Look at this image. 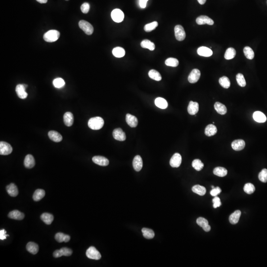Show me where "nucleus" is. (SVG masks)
Returning a JSON list of instances; mask_svg holds the SVG:
<instances>
[{"label":"nucleus","mask_w":267,"mask_h":267,"mask_svg":"<svg viewBox=\"0 0 267 267\" xmlns=\"http://www.w3.org/2000/svg\"><path fill=\"white\" fill-rule=\"evenodd\" d=\"M88 124L89 127L92 130H100L103 126L104 120L102 117H92L89 120Z\"/></svg>","instance_id":"obj_1"},{"label":"nucleus","mask_w":267,"mask_h":267,"mask_svg":"<svg viewBox=\"0 0 267 267\" xmlns=\"http://www.w3.org/2000/svg\"><path fill=\"white\" fill-rule=\"evenodd\" d=\"M60 36V33L56 30H51L46 32L43 36L45 41L47 42H54L58 39Z\"/></svg>","instance_id":"obj_2"},{"label":"nucleus","mask_w":267,"mask_h":267,"mask_svg":"<svg viewBox=\"0 0 267 267\" xmlns=\"http://www.w3.org/2000/svg\"><path fill=\"white\" fill-rule=\"evenodd\" d=\"M79 26L80 28L87 35H92L94 32V27L91 24H90L87 21L84 20L80 21L79 22Z\"/></svg>","instance_id":"obj_3"},{"label":"nucleus","mask_w":267,"mask_h":267,"mask_svg":"<svg viewBox=\"0 0 267 267\" xmlns=\"http://www.w3.org/2000/svg\"><path fill=\"white\" fill-rule=\"evenodd\" d=\"M86 256L88 258L91 259L98 260L100 259L102 256L99 251L94 246H91L89 247L86 251Z\"/></svg>","instance_id":"obj_4"},{"label":"nucleus","mask_w":267,"mask_h":267,"mask_svg":"<svg viewBox=\"0 0 267 267\" xmlns=\"http://www.w3.org/2000/svg\"><path fill=\"white\" fill-rule=\"evenodd\" d=\"M13 152L12 146L5 141L0 142V154L2 156H7Z\"/></svg>","instance_id":"obj_5"},{"label":"nucleus","mask_w":267,"mask_h":267,"mask_svg":"<svg viewBox=\"0 0 267 267\" xmlns=\"http://www.w3.org/2000/svg\"><path fill=\"white\" fill-rule=\"evenodd\" d=\"M175 35L176 39L179 41H182L186 38V32L182 26L177 25L175 27Z\"/></svg>","instance_id":"obj_6"},{"label":"nucleus","mask_w":267,"mask_h":267,"mask_svg":"<svg viewBox=\"0 0 267 267\" xmlns=\"http://www.w3.org/2000/svg\"><path fill=\"white\" fill-rule=\"evenodd\" d=\"M111 18L114 21L117 23L122 22L124 18L123 12L119 9H114L111 12Z\"/></svg>","instance_id":"obj_7"},{"label":"nucleus","mask_w":267,"mask_h":267,"mask_svg":"<svg viewBox=\"0 0 267 267\" xmlns=\"http://www.w3.org/2000/svg\"><path fill=\"white\" fill-rule=\"evenodd\" d=\"M182 160V159L181 154L178 153H176L171 157L170 161V164L171 167L173 168H178L181 164Z\"/></svg>","instance_id":"obj_8"},{"label":"nucleus","mask_w":267,"mask_h":267,"mask_svg":"<svg viewBox=\"0 0 267 267\" xmlns=\"http://www.w3.org/2000/svg\"><path fill=\"white\" fill-rule=\"evenodd\" d=\"M200 71L197 69H194L191 71L188 77V81L190 83H197L200 78Z\"/></svg>","instance_id":"obj_9"},{"label":"nucleus","mask_w":267,"mask_h":267,"mask_svg":"<svg viewBox=\"0 0 267 267\" xmlns=\"http://www.w3.org/2000/svg\"><path fill=\"white\" fill-rule=\"evenodd\" d=\"M113 137L115 140L119 141H124L126 140L125 133L121 128L115 129L113 131Z\"/></svg>","instance_id":"obj_10"},{"label":"nucleus","mask_w":267,"mask_h":267,"mask_svg":"<svg viewBox=\"0 0 267 267\" xmlns=\"http://www.w3.org/2000/svg\"><path fill=\"white\" fill-rule=\"evenodd\" d=\"M26 88L23 84H18L17 85L16 88V91L17 95L21 99H25L28 96L25 91Z\"/></svg>","instance_id":"obj_11"},{"label":"nucleus","mask_w":267,"mask_h":267,"mask_svg":"<svg viewBox=\"0 0 267 267\" xmlns=\"http://www.w3.org/2000/svg\"><path fill=\"white\" fill-rule=\"evenodd\" d=\"M92 160L96 164L102 166H107L109 164V160L108 159L102 156H95L93 157Z\"/></svg>","instance_id":"obj_12"},{"label":"nucleus","mask_w":267,"mask_h":267,"mask_svg":"<svg viewBox=\"0 0 267 267\" xmlns=\"http://www.w3.org/2000/svg\"><path fill=\"white\" fill-rule=\"evenodd\" d=\"M196 22L198 25H203L207 24L210 25L214 24V21L207 16H201L198 17L196 19Z\"/></svg>","instance_id":"obj_13"},{"label":"nucleus","mask_w":267,"mask_h":267,"mask_svg":"<svg viewBox=\"0 0 267 267\" xmlns=\"http://www.w3.org/2000/svg\"><path fill=\"white\" fill-rule=\"evenodd\" d=\"M245 146V141L243 140H236L231 143V148L235 151L243 150Z\"/></svg>","instance_id":"obj_14"},{"label":"nucleus","mask_w":267,"mask_h":267,"mask_svg":"<svg viewBox=\"0 0 267 267\" xmlns=\"http://www.w3.org/2000/svg\"><path fill=\"white\" fill-rule=\"evenodd\" d=\"M143 165V160L141 157L140 156H136L133 161V166L134 169L137 172H139L141 170Z\"/></svg>","instance_id":"obj_15"},{"label":"nucleus","mask_w":267,"mask_h":267,"mask_svg":"<svg viewBox=\"0 0 267 267\" xmlns=\"http://www.w3.org/2000/svg\"><path fill=\"white\" fill-rule=\"evenodd\" d=\"M197 223L198 225L203 228L204 231L208 232L210 231V226L208 224V221L206 219L203 217H199L197 220Z\"/></svg>","instance_id":"obj_16"},{"label":"nucleus","mask_w":267,"mask_h":267,"mask_svg":"<svg viewBox=\"0 0 267 267\" xmlns=\"http://www.w3.org/2000/svg\"><path fill=\"white\" fill-rule=\"evenodd\" d=\"M199 110V104L197 102L190 101L188 107V113L190 115H195Z\"/></svg>","instance_id":"obj_17"},{"label":"nucleus","mask_w":267,"mask_h":267,"mask_svg":"<svg viewBox=\"0 0 267 267\" xmlns=\"http://www.w3.org/2000/svg\"><path fill=\"white\" fill-rule=\"evenodd\" d=\"M198 54L204 57H210L213 54V51L209 48L206 47H201L197 51Z\"/></svg>","instance_id":"obj_18"},{"label":"nucleus","mask_w":267,"mask_h":267,"mask_svg":"<svg viewBox=\"0 0 267 267\" xmlns=\"http://www.w3.org/2000/svg\"><path fill=\"white\" fill-rule=\"evenodd\" d=\"M25 167L27 168L31 169L34 167L35 165V159L31 154H28L25 157L24 161Z\"/></svg>","instance_id":"obj_19"},{"label":"nucleus","mask_w":267,"mask_h":267,"mask_svg":"<svg viewBox=\"0 0 267 267\" xmlns=\"http://www.w3.org/2000/svg\"><path fill=\"white\" fill-rule=\"evenodd\" d=\"M126 121L129 126H130L131 127H136L138 124L137 118L135 117V116L130 114L126 115Z\"/></svg>","instance_id":"obj_20"},{"label":"nucleus","mask_w":267,"mask_h":267,"mask_svg":"<svg viewBox=\"0 0 267 267\" xmlns=\"http://www.w3.org/2000/svg\"><path fill=\"white\" fill-rule=\"evenodd\" d=\"M63 121L64 124L67 127H70L74 122L73 115L70 112H67L63 116Z\"/></svg>","instance_id":"obj_21"},{"label":"nucleus","mask_w":267,"mask_h":267,"mask_svg":"<svg viewBox=\"0 0 267 267\" xmlns=\"http://www.w3.org/2000/svg\"><path fill=\"white\" fill-rule=\"evenodd\" d=\"M8 217L12 219L21 220L24 218V214L19 211L14 210L9 212L8 215Z\"/></svg>","instance_id":"obj_22"},{"label":"nucleus","mask_w":267,"mask_h":267,"mask_svg":"<svg viewBox=\"0 0 267 267\" xmlns=\"http://www.w3.org/2000/svg\"><path fill=\"white\" fill-rule=\"evenodd\" d=\"M48 136L50 139L53 141L58 143L62 140V135L55 131H50L48 133Z\"/></svg>","instance_id":"obj_23"},{"label":"nucleus","mask_w":267,"mask_h":267,"mask_svg":"<svg viewBox=\"0 0 267 267\" xmlns=\"http://www.w3.org/2000/svg\"><path fill=\"white\" fill-rule=\"evenodd\" d=\"M6 191L8 194L12 197H16L18 194V189L17 188V186L14 184H9L6 186Z\"/></svg>","instance_id":"obj_24"},{"label":"nucleus","mask_w":267,"mask_h":267,"mask_svg":"<svg viewBox=\"0 0 267 267\" xmlns=\"http://www.w3.org/2000/svg\"><path fill=\"white\" fill-rule=\"evenodd\" d=\"M253 118L255 121L259 123H264L267 120L266 115L261 111H255L253 113Z\"/></svg>","instance_id":"obj_25"},{"label":"nucleus","mask_w":267,"mask_h":267,"mask_svg":"<svg viewBox=\"0 0 267 267\" xmlns=\"http://www.w3.org/2000/svg\"><path fill=\"white\" fill-rule=\"evenodd\" d=\"M240 216H241V211L240 210L235 211L230 215L229 217L230 222L232 225H235L239 222Z\"/></svg>","instance_id":"obj_26"},{"label":"nucleus","mask_w":267,"mask_h":267,"mask_svg":"<svg viewBox=\"0 0 267 267\" xmlns=\"http://www.w3.org/2000/svg\"><path fill=\"white\" fill-rule=\"evenodd\" d=\"M55 239L57 242L59 243L63 242L67 243L70 239V236L67 235H65L62 232H58L55 235Z\"/></svg>","instance_id":"obj_27"},{"label":"nucleus","mask_w":267,"mask_h":267,"mask_svg":"<svg viewBox=\"0 0 267 267\" xmlns=\"http://www.w3.org/2000/svg\"><path fill=\"white\" fill-rule=\"evenodd\" d=\"M26 249L32 254H36L39 251L38 245L33 242H29L26 245Z\"/></svg>","instance_id":"obj_28"},{"label":"nucleus","mask_w":267,"mask_h":267,"mask_svg":"<svg viewBox=\"0 0 267 267\" xmlns=\"http://www.w3.org/2000/svg\"><path fill=\"white\" fill-rule=\"evenodd\" d=\"M217 132V128L214 125L209 124L207 126L205 129V134L207 136H213Z\"/></svg>","instance_id":"obj_29"},{"label":"nucleus","mask_w":267,"mask_h":267,"mask_svg":"<svg viewBox=\"0 0 267 267\" xmlns=\"http://www.w3.org/2000/svg\"><path fill=\"white\" fill-rule=\"evenodd\" d=\"M214 108L220 115H225L227 112V109L226 106L219 102H216L215 103Z\"/></svg>","instance_id":"obj_30"},{"label":"nucleus","mask_w":267,"mask_h":267,"mask_svg":"<svg viewBox=\"0 0 267 267\" xmlns=\"http://www.w3.org/2000/svg\"><path fill=\"white\" fill-rule=\"evenodd\" d=\"M41 219L47 225H50L54 221V218L50 213H44L41 215Z\"/></svg>","instance_id":"obj_31"},{"label":"nucleus","mask_w":267,"mask_h":267,"mask_svg":"<svg viewBox=\"0 0 267 267\" xmlns=\"http://www.w3.org/2000/svg\"><path fill=\"white\" fill-rule=\"evenodd\" d=\"M192 190L194 193L201 196L205 195L206 193L205 188L199 185H195L193 186L192 188Z\"/></svg>","instance_id":"obj_32"},{"label":"nucleus","mask_w":267,"mask_h":267,"mask_svg":"<svg viewBox=\"0 0 267 267\" xmlns=\"http://www.w3.org/2000/svg\"><path fill=\"white\" fill-rule=\"evenodd\" d=\"M45 191L42 189H38L35 190L33 195V199L35 201H39L45 197Z\"/></svg>","instance_id":"obj_33"},{"label":"nucleus","mask_w":267,"mask_h":267,"mask_svg":"<svg viewBox=\"0 0 267 267\" xmlns=\"http://www.w3.org/2000/svg\"><path fill=\"white\" fill-rule=\"evenodd\" d=\"M213 173L214 175L220 177H224L227 175L228 171L224 167H217L213 170Z\"/></svg>","instance_id":"obj_34"},{"label":"nucleus","mask_w":267,"mask_h":267,"mask_svg":"<svg viewBox=\"0 0 267 267\" xmlns=\"http://www.w3.org/2000/svg\"><path fill=\"white\" fill-rule=\"evenodd\" d=\"M156 106L161 109H166L168 107V103L164 99L157 98L155 100Z\"/></svg>","instance_id":"obj_35"},{"label":"nucleus","mask_w":267,"mask_h":267,"mask_svg":"<svg viewBox=\"0 0 267 267\" xmlns=\"http://www.w3.org/2000/svg\"><path fill=\"white\" fill-rule=\"evenodd\" d=\"M112 54L116 58H122L125 55V51L123 48L118 47L113 49Z\"/></svg>","instance_id":"obj_36"},{"label":"nucleus","mask_w":267,"mask_h":267,"mask_svg":"<svg viewBox=\"0 0 267 267\" xmlns=\"http://www.w3.org/2000/svg\"><path fill=\"white\" fill-rule=\"evenodd\" d=\"M141 47L148 49L150 51H153L155 49V45L153 43L149 40H144L141 43Z\"/></svg>","instance_id":"obj_37"},{"label":"nucleus","mask_w":267,"mask_h":267,"mask_svg":"<svg viewBox=\"0 0 267 267\" xmlns=\"http://www.w3.org/2000/svg\"><path fill=\"white\" fill-rule=\"evenodd\" d=\"M149 76L150 78L156 81H159L162 79V77L160 74L156 70H150L149 72Z\"/></svg>","instance_id":"obj_38"},{"label":"nucleus","mask_w":267,"mask_h":267,"mask_svg":"<svg viewBox=\"0 0 267 267\" xmlns=\"http://www.w3.org/2000/svg\"><path fill=\"white\" fill-rule=\"evenodd\" d=\"M141 231L143 232V236L144 238L147 239H152L154 238L155 234L154 231L151 229H148L144 228L141 230Z\"/></svg>","instance_id":"obj_39"},{"label":"nucleus","mask_w":267,"mask_h":267,"mask_svg":"<svg viewBox=\"0 0 267 267\" xmlns=\"http://www.w3.org/2000/svg\"><path fill=\"white\" fill-rule=\"evenodd\" d=\"M235 55H236V51L235 49L232 48H228L226 51L224 57L225 59L229 60L234 58Z\"/></svg>","instance_id":"obj_40"},{"label":"nucleus","mask_w":267,"mask_h":267,"mask_svg":"<svg viewBox=\"0 0 267 267\" xmlns=\"http://www.w3.org/2000/svg\"><path fill=\"white\" fill-rule=\"evenodd\" d=\"M219 82L220 85L225 89H228L231 85L230 80L226 76H223V77H221L219 79Z\"/></svg>","instance_id":"obj_41"},{"label":"nucleus","mask_w":267,"mask_h":267,"mask_svg":"<svg viewBox=\"0 0 267 267\" xmlns=\"http://www.w3.org/2000/svg\"><path fill=\"white\" fill-rule=\"evenodd\" d=\"M243 52L244 55L247 58L249 59H253V58L254 57V53L250 47L248 46L245 47L243 49Z\"/></svg>","instance_id":"obj_42"},{"label":"nucleus","mask_w":267,"mask_h":267,"mask_svg":"<svg viewBox=\"0 0 267 267\" xmlns=\"http://www.w3.org/2000/svg\"><path fill=\"white\" fill-rule=\"evenodd\" d=\"M192 166L197 171L201 170L204 167V164L198 159H194L192 162Z\"/></svg>","instance_id":"obj_43"},{"label":"nucleus","mask_w":267,"mask_h":267,"mask_svg":"<svg viewBox=\"0 0 267 267\" xmlns=\"http://www.w3.org/2000/svg\"><path fill=\"white\" fill-rule=\"evenodd\" d=\"M53 83L55 87L56 88H58V89L63 87L66 84L64 80L61 78H55V79L53 80Z\"/></svg>","instance_id":"obj_44"},{"label":"nucleus","mask_w":267,"mask_h":267,"mask_svg":"<svg viewBox=\"0 0 267 267\" xmlns=\"http://www.w3.org/2000/svg\"><path fill=\"white\" fill-rule=\"evenodd\" d=\"M244 191L245 193H246L247 194H253L255 190V188L254 186L251 183H247L244 185V188H243Z\"/></svg>","instance_id":"obj_45"},{"label":"nucleus","mask_w":267,"mask_h":267,"mask_svg":"<svg viewBox=\"0 0 267 267\" xmlns=\"http://www.w3.org/2000/svg\"><path fill=\"white\" fill-rule=\"evenodd\" d=\"M236 79L238 84L240 87H244L246 85L244 76H243V75L242 74V73H239V74L236 75Z\"/></svg>","instance_id":"obj_46"},{"label":"nucleus","mask_w":267,"mask_h":267,"mask_svg":"<svg viewBox=\"0 0 267 267\" xmlns=\"http://www.w3.org/2000/svg\"><path fill=\"white\" fill-rule=\"evenodd\" d=\"M165 63L169 66L177 67L179 65V61L175 58H170L166 60Z\"/></svg>","instance_id":"obj_47"},{"label":"nucleus","mask_w":267,"mask_h":267,"mask_svg":"<svg viewBox=\"0 0 267 267\" xmlns=\"http://www.w3.org/2000/svg\"><path fill=\"white\" fill-rule=\"evenodd\" d=\"M157 26H158V22L157 21H153L152 23L145 25L144 27V29L146 32H150L155 29L157 27Z\"/></svg>","instance_id":"obj_48"},{"label":"nucleus","mask_w":267,"mask_h":267,"mask_svg":"<svg viewBox=\"0 0 267 267\" xmlns=\"http://www.w3.org/2000/svg\"><path fill=\"white\" fill-rule=\"evenodd\" d=\"M258 178L260 181L263 182H267V169H263L259 174Z\"/></svg>","instance_id":"obj_49"},{"label":"nucleus","mask_w":267,"mask_h":267,"mask_svg":"<svg viewBox=\"0 0 267 267\" xmlns=\"http://www.w3.org/2000/svg\"><path fill=\"white\" fill-rule=\"evenodd\" d=\"M61 252H62V256H70L72 254V250L70 248H66V247H63V248H61Z\"/></svg>","instance_id":"obj_50"},{"label":"nucleus","mask_w":267,"mask_h":267,"mask_svg":"<svg viewBox=\"0 0 267 267\" xmlns=\"http://www.w3.org/2000/svg\"><path fill=\"white\" fill-rule=\"evenodd\" d=\"M90 6L89 3H84L81 5V10L84 13H87L90 10Z\"/></svg>","instance_id":"obj_51"},{"label":"nucleus","mask_w":267,"mask_h":267,"mask_svg":"<svg viewBox=\"0 0 267 267\" xmlns=\"http://www.w3.org/2000/svg\"><path fill=\"white\" fill-rule=\"evenodd\" d=\"M213 207L214 208H217V207L221 205V200L219 197H215L213 198Z\"/></svg>","instance_id":"obj_52"},{"label":"nucleus","mask_w":267,"mask_h":267,"mask_svg":"<svg viewBox=\"0 0 267 267\" xmlns=\"http://www.w3.org/2000/svg\"><path fill=\"white\" fill-rule=\"evenodd\" d=\"M221 191H222L221 189L218 186H217L216 188H214L211 190L210 194L213 197H217V195L221 193Z\"/></svg>","instance_id":"obj_53"},{"label":"nucleus","mask_w":267,"mask_h":267,"mask_svg":"<svg viewBox=\"0 0 267 267\" xmlns=\"http://www.w3.org/2000/svg\"><path fill=\"white\" fill-rule=\"evenodd\" d=\"M9 235H6V231L5 229H3L0 231V239L1 240H4L6 239V236H9Z\"/></svg>","instance_id":"obj_54"},{"label":"nucleus","mask_w":267,"mask_h":267,"mask_svg":"<svg viewBox=\"0 0 267 267\" xmlns=\"http://www.w3.org/2000/svg\"><path fill=\"white\" fill-rule=\"evenodd\" d=\"M53 256H54V257H55V258H59V257H62V252H61V250L59 249V250H55V251L53 253Z\"/></svg>","instance_id":"obj_55"},{"label":"nucleus","mask_w":267,"mask_h":267,"mask_svg":"<svg viewBox=\"0 0 267 267\" xmlns=\"http://www.w3.org/2000/svg\"><path fill=\"white\" fill-rule=\"evenodd\" d=\"M148 0H140V6L141 8H145L146 7V3L148 2Z\"/></svg>","instance_id":"obj_56"},{"label":"nucleus","mask_w":267,"mask_h":267,"mask_svg":"<svg viewBox=\"0 0 267 267\" xmlns=\"http://www.w3.org/2000/svg\"><path fill=\"white\" fill-rule=\"evenodd\" d=\"M36 1L41 4H45L47 3L48 2V0H36Z\"/></svg>","instance_id":"obj_57"},{"label":"nucleus","mask_w":267,"mask_h":267,"mask_svg":"<svg viewBox=\"0 0 267 267\" xmlns=\"http://www.w3.org/2000/svg\"><path fill=\"white\" fill-rule=\"evenodd\" d=\"M197 1L200 5H204L206 1V0H197Z\"/></svg>","instance_id":"obj_58"},{"label":"nucleus","mask_w":267,"mask_h":267,"mask_svg":"<svg viewBox=\"0 0 267 267\" xmlns=\"http://www.w3.org/2000/svg\"><path fill=\"white\" fill-rule=\"evenodd\" d=\"M212 189H214V186H212Z\"/></svg>","instance_id":"obj_59"},{"label":"nucleus","mask_w":267,"mask_h":267,"mask_svg":"<svg viewBox=\"0 0 267 267\" xmlns=\"http://www.w3.org/2000/svg\"><path fill=\"white\" fill-rule=\"evenodd\" d=\"M66 1H69V0H66Z\"/></svg>","instance_id":"obj_60"}]
</instances>
